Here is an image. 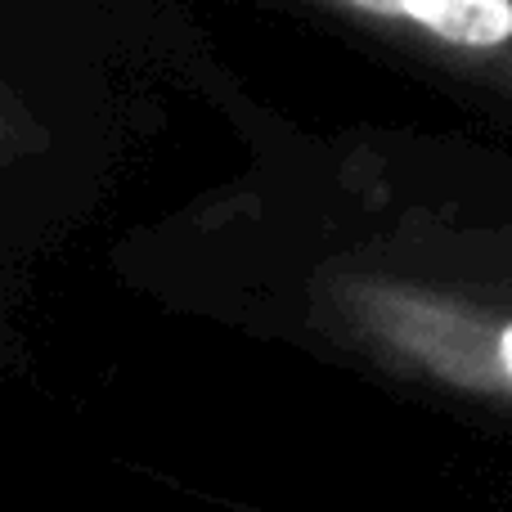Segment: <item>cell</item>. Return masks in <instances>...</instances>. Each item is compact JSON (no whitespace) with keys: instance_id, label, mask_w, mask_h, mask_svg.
Listing matches in <instances>:
<instances>
[{"instance_id":"obj_1","label":"cell","mask_w":512,"mask_h":512,"mask_svg":"<svg viewBox=\"0 0 512 512\" xmlns=\"http://www.w3.org/2000/svg\"><path fill=\"white\" fill-rule=\"evenodd\" d=\"M369 14L409 18L454 45H504L512 36V0H351Z\"/></svg>"},{"instance_id":"obj_2","label":"cell","mask_w":512,"mask_h":512,"mask_svg":"<svg viewBox=\"0 0 512 512\" xmlns=\"http://www.w3.org/2000/svg\"><path fill=\"white\" fill-rule=\"evenodd\" d=\"M499 364H504V373L512 378V324L499 333Z\"/></svg>"}]
</instances>
